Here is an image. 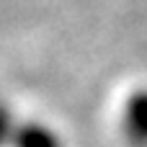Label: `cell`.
<instances>
[{
	"mask_svg": "<svg viewBox=\"0 0 147 147\" xmlns=\"http://www.w3.org/2000/svg\"><path fill=\"white\" fill-rule=\"evenodd\" d=\"M16 137H18V147H57V140L44 127H23Z\"/></svg>",
	"mask_w": 147,
	"mask_h": 147,
	"instance_id": "cell-1",
	"label": "cell"
},
{
	"mask_svg": "<svg viewBox=\"0 0 147 147\" xmlns=\"http://www.w3.org/2000/svg\"><path fill=\"white\" fill-rule=\"evenodd\" d=\"M8 137V119H5V111L0 109V142Z\"/></svg>",
	"mask_w": 147,
	"mask_h": 147,
	"instance_id": "cell-2",
	"label": "cell"
}]
</instances>
